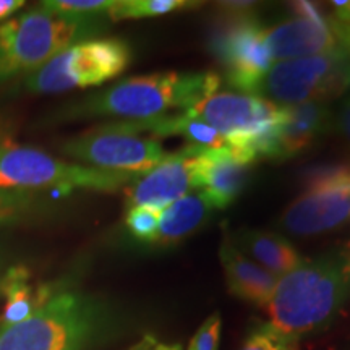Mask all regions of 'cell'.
Returning <instances> with one entry per match:
<instances>
[{"instance_id":"6","label":"cell","mask_w":350,"mask_h":350,"mask_svg":"<svg viewBox=\"0 0 350 350\" xmlns=\"http://www.w3.org/2000/svg\"><path fill=\"white\" fill-rule=\"evenodd\" d=\"M183 113L224 135L232 152L253 164L268 154L274 131L284 119V106L255 94L216 91Z\"/></svg>"},{"instance_id":"4","label":"cell","mask_w":350,"mask_h":350,"mask_svg":"<svg viewBox=\"0 0 350 350\" xmlns=\"http://www.w3.org/2000/svg\"><path fill=\"white\" fill-rule=\"evenodd\" d=\"M107 28L104 16L72 18L42 7L21 13L0 25V85L33 75L57 54L99 36Z\"/></svg>"},{"instance_id":"10","label":"cell","mask_w":350,"mask_h":350,"mask_svg":"<svg viewBox=\"0 0 350 350\" xmlns=\"http://www.w3.org/2000/svg\"><path fill=\"white\" fill-rule=\"evenodd\" d=\"M60 151L83 165L131 174L146 172L169 154L156 138L131 133L113 122L67 139Z\"/></svg>"},{"instance_id":"7","label":"cell","mask_w":350,"mask_h":350,"mask_svg":"<svg viewBox=\"0 0 350 350\" xmlns=\"http://www.w3.org/2000/svg\"><path fill=\"white\" fill-rule=\"evenodd\" d=\"M350 88V52L342 46L325 54L275 62L252 93L278 106L327 103Z\"/></svg>"},{"instance_id":"27","label":"cell","mask_w":350,"mask_h":350,"mask_svg":"<svg viewBox=\"0 0 350 350\" xmlns=\"http://www.w3.org/2000/svg\"><path fill=\"white\" fill-rule=\"evenodd\" d=\"M129 350H183L180 344H165L156 339L154 336H143L137 344L131 345Z\"/></svg>"},{"instance_id":"17","label":"cell","mask_w":350,"mask_h":350,"mask_svg":"<svg viewBox=\"0 0 350 350\" xmlns=\"http://www.w3.org/2000/svg\"><path fill=\"white\" fill-rule=\"evenodd\" d=\"M232 242L243 255L275 278H281L304 261V256H300L294 245L274 232L242 229L235 232Z\"/></svg>"},{"instance_id":"11","label":"cell","mask_w":350,"mask_h":350,"mask_svg":"<svg viewBox=\"0 0 350 350\" xmlns=\"http://www.w3.org/2000/svg\"><path fill=\"white\" fill-rule=\"evenodd\" d=\"M211 49L224 68L227 83L242 93L250 94L274 64L266 44V26L250 12L226 16L213 34Z\"/></svg>"},{"instance_id":"24","label":"cell","mask_w":350,"mask_h":350,"mask_svg":"<svg viewBox=\"0 0 350 350\" xmlns=\"http://www.w3.org/2000/svg\"><path fill=\"white\" fill-rule=\"evenodd\" d=\"M294 342L284 338L268 325H262L253 331L240 350H292Z\"/></svg>"},{"instance_id":"2","label":"cell","mask_w":350,"mask_h":350,"mask_svg":"<svg viewBox=\"0 0 350 350\" xmlns=\"http://www.w3.org/2000/svg\"><path fill=\"white\" fill-rule=\"evenodd\" d=\"M219 85L221 78L213 72H163L131 77L64 104L55 109L49 122L60 124L98 117H117L124 122L150 120L169 116L170 111L187 112L216 93Z\"/></svg>"},{"instance_id":"19","label":"cell","mask_w":350,"mask_h":350,"mask_svg":"<svg viewBox=\"0 0 350 350\" xmlns=\"http://www.w3.org/2000/svg\"><path fill=\"white\" fill-rule=\"evenodd\" d=\"M214 209L216 208L211 200L201 190L185 195L163 209L154 243L172 245L180 242L198 230L208 221Z\"/></svg>"},{"instance_id":"20","label":"cell","mask_w":350,"mask_h":350,"mask_svg":"<svg viewBox=\"0 0 350 350\" xmlns=\"http://www.w3.org/2000/svg\"><path fill=\"white\" fill-rule=\"evenodd\" d=\"M200 5L203 3L191 0H116L111 12L107 13V18L112 21L152 18L174 12L191 10Z\"/></svg>"},{"instance_id":"14","label":"cell","mask_w":350,"mask_h":350,"mask_svg":"<svg viewBox=\"0 0 350 350\" xmlns=\"http://www.w3.org/2000/svg\"><path fill=\"white\" fill-rule=\"evenodd\" d=\"M334 124L327 103H305L284 106V119L275 129L266 159L284 161L294 157L321 138Z\"/></svg>"},{"instance_id":"15","label":"cell","mask_w":350,"mask_h":350,"mask_svg":"<svg viewBox=\"0 0 350 350\" xmlns=\"http://www.w3.org/2000/svg\"><path fill=\"white\" fill-rule=\"evenodd\" d=\"M250 164L229 150H201L198 156V190L216 209H224L242 193Z\"/></svg>"},{"instance_id":"30","label":"cell","mask_w":350,"mask_h":350,"mask_svg":"<svg viewBox=\"0 0 350 350\" xmlns=\"http://www.w3.org/2000/svg\"><path fill=\"white\" fill-rule=\"evenodd\" d=\"M13 135V122L5 119L3 116H0V144L12 142Z\"/></svg>"},{"instance_id":"25","label":"cell","mask_w":350,"mask_h":350,"mask_svg":"<svg viewBox=\"0 0 350 350\" xmlns=\"http://www.w3.org/2000/svg\"><path fill=\"white\" fill-rule=\"evenodd\" d=\"M219 342H221V314L213 313L196 329L187 350H217Z\"/></svg>"},{"instance_id":"13","label":"cell","mask_w":350,"mask_h":350,"mask_svg":"<svg viewBox=\"0 0 350 350\" xmlns=\"http://www.w3.org/2000/svg\"><path fill=\"white\" fill-rule=\"evenodd\" d=\"M292 18L266 26V44L275 62L325 54L339 46L329 18L312 2L292 3Z\"/></svg>"},{"instance_id":"31","label":"cell","mask_w":350,"mask_h":350,"mask_svg":"<svg viewBox=\"0 0 350 350\" xmlns=\"http://www.w3.org/2000/svg\"><path fill=\"white\" fill-rule=\"evenodd\" d=\"M7 262H8V252L5 243L0 240V278L7 271Z\"/></svg>"},{"instance_id":"18","label":"cell","mask_w":350,"mask_h":350,"mask_svg":"<svg viewBox=\"0 0 350 350\" xmlns=\"http://www.w3.org/2000/svg\"><path fill=\"white\" fill-rule=\"evenodd\" d=\"M0 294L5 306L0 314V327L16 325L36 312L52 297L47 287H33L31 274L25 266H10L0 278Z\"/></svg>"},{"instance_id":"12","label":"cell","mask_w":350,"mask_h":350,"mask_svg":"<svg viewBox=\"0 0 350 350\" xmlns=\"http://www.w3.org/2000/svg\"><path fill=\"white\" fill-rule=\"evenodd\" d=\"M201 148L187 144L164 157L125 188L129 208L165 209L177 200L198 190V156Z\"/></svg>"},{"instance_id":"9","label":"cell","mask_w":350,"mask_h":350,"mask_svg":"<svg viewBox=\"0 0 350 350\" xmlns=\"http://www.w3.org/2000/svg\"><path fill=\"white\" fill-rule=\"evenodd\" d=\"M288 234L310 237L339 229L350 222V165H327L305 177L300 196L281 216Z\"/></svg>"},{"instance_id":"1","label":"cell","mask_w":350,"mask_h":350,"mask_svg":"<svg viewBox=\"0 0 350 350\" xmlns=\"http://www.w3.org/2000/svg\"><path fill=\"white\" fill-rule=\"evenodd\" d=\"M349 299L350 248H331L278 278L266 325L295 344L327 329Z\"/></svg>"},{"instance_id":"29","label":"cell","mask_w":350,"mask_h":350,"mask_svg":"<svg viewBox=\"0 0 350 350\" xmlns=\"http://www.w3.org/2000/svg\"><path fill=\"white\" fill-rule=\"evenodd\" d=\"M23 7L25 0H0V25L13 18V15Z\"/></svg>"},{"instance_id":"8","label":"cell","mask_w":350,"mask_h":350,"mask_svg":"<svg viewBox=\"0 0 350 350\" xmlns=\"http://www.w3.org/2000/svg\"><path fill=\"white\" fill-rule=\"evenodd\" d=\"M131 62L130 44L120 38H94L73 44L25 78L34 94H57L99 86L124 73Z\"/></svg>"},{"instance_id":"23","label":"cell","mask_w":350,"mask_h":350,"mask_svg":"<svg viewBox=\"0 0 350 350\" xmlns=\"http://www.w3.org/2000/svg\"><path fill=\"white\" fill-rule=\"evenodd\" d=\"M161 214H163L161 209L148 206L129 208L125 216V224L129 227L130 234L137 240L154 243L157 230H159Z\"/></svg>"},{"instance_id":"28","label":"cell","mask_w":350,"mask_h":350,"mask_svg":"<svg viewBox=\"0 0 350 350\" xmlns=\"http://www.w3.org/2000/svg\"><path fill=\"white\" fill-rule=\"evenodd\" d=\"M329 23L338 42L350 52V23H342V21H336L332 18H329Z\"/></svg>"},{"instance_id":"21","label":"cell","mask_w":350,"mask_h":350,"mask_svg":"<svg viewBox=\"0 0 350 350\" xmlns=\"http://www.w3.org/2000/svg\"><path fill=\"white\" fill-rule=\"evenodd\" d=\"M44 209V201L29 191L0 190V227L18 226L36 217Z\"/></svg>"},{"instance_id":"3","label":"cell","mask_w":350,"mask_h":350,"mask_svg":"<svg viewBox=\"0 0 350 350\" xmlns=\"http://www.w3.org/2000/svg\"><path fill=\"white\" fill-rule=\"evenodd\" d=\"M116 326L106 301L86 292L52 294L31 317L0 327V350H90Z\"/></svg>"},{"instance_id":"26","label":"cell","mask_w":350,"mask_h":350,"mask_svg":"<svg viewBox=\"0 0 350 350\" xmlns=\"http://www.w3.org/2000/svg\"><path fill=\"white\" fill-rule=\"evenodd\" d=\"M334 124L338 125L345 142L350 144V96L340 103L338 112L334 116Z\"/></svg>"},{"instance_id":"16","label":"cell","mask_w":350,"mask_h":350,"mask_svg":"<svg viewBox=\"0 0 350 350\" xmlns=\"http://www.w3.org/2000/svg\"><path fill=\"white\" fill-rule=\"evenodd\" d=\"M219 258H221L230 294L239 297L240 300L260 306V308H266L274 292L278 278L269 271L262 269L247 255H243L232 242L229 234H224L222 237Z\"/></svg>"},{"instance_id":"5","label":"cell","mask_w":350,"mask_h":350,"mask_svg":"<svg viewBox=\"0 0 350 350\" xmlns=\"http://www.w3.org/2000/svg\"><path fill=\"white\" fill-rule=\"evenodd\" d=\"M142 174L117 172L83 164H72L38 148L12 142L0 144V190H93L116 193L125 190Z\"/></svg>"},{"instance_id":"22","label":"cell","mask_w":350,"mask_h":350,"mask_svg":"<svg viewBox=\"0 0 350 350\" xmlns=\"http://www.w3.org/2000/svg\"><path fill=\"white\" fill-rule=\"evenodd\" d=\"M113 3L116 0H46L39 7L52 15L93 18V16H107Z\"/></svg>"}]
</instances>
